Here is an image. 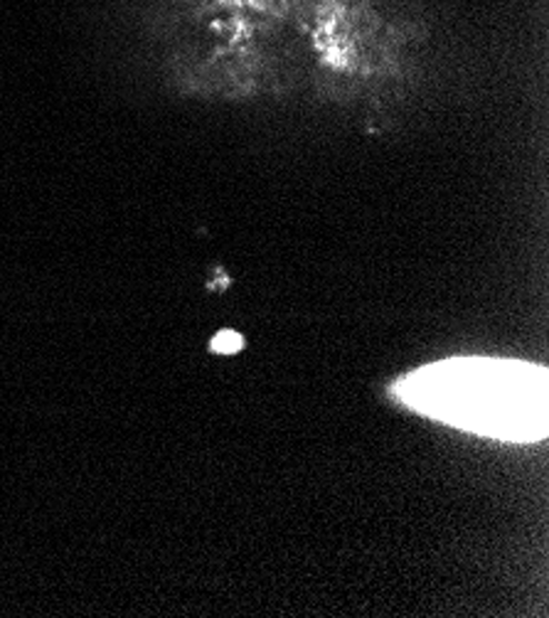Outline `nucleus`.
<instances>
[{
    "instance_id": "nucleus-2",
    "label": "nucleus",
    "mask_w": 549,
    "mask_h": 618,
    "mask_svg": "<svg viewBox=\"0 0 549 618\" xmlns=\"http://www.w3.org/2000/svg\"><path fill=\"white\" fill-rule=\"evenodd\" d=\"M242 346H244L242 336L232 333V330H224V333L214 336V340H212V350L224 352V355H232V352H237V350H242Z\"/></svg>"
},
{
    "instance_id": "nucleus-1",
    "label": "nucleus",
    "mask_w": 549,
    "mask_h": 618,
    "mask_svg": "<svg viewBox=\"0 0 549 618\" xmlns=\"http://www.w3.org/2000/svg\"><path fill=\"white\" fill-rule=\"evenodd\" d=\"M405 407L478 437L532 443L547 437L549 377L540 365L502 358H449L402 377Z\"/></svg>"
}]
</instances>
